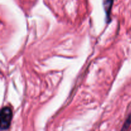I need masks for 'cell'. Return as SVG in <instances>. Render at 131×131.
I'll use <instances>...</instances> for the list:
<instances>
[{"label": "cell", "mask_w": 131, "mask_h": 131, "mask_svg": "<svg viewBox=\"0 0 131 131\" xmlns=\"http://www.w3.org/2000/svg\"><path fill=\"white\" fill-rule=\"evenodd\" d=\"M113 4V0H103L104 8V11L106 14V18L107 20L110 19V14H111Z\"/></svg>", "instance_id": "obj_2"}, {"label": "cell", "mask_w": 131, "mask_h": 131, "mask_svg": "<svg viewBox=\"0 0 131 131\" xmlns=\"http://www.w3.org/2000/svg\"><path fill=\"white\" fill-rule=\"evenodd\" d=\"M12 116V110L9 106H5L1 109L0 113V127L1 130H7L9 129Z\"/></svg>", "instance_id": "obj_1"}]
</instances>
